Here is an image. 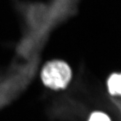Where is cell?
<instances>
[{
	"label": "cell",
	"instance_id": "7a4b0ae2",
	"mask_svg": "<svg viewBox=\"0 0 121 121\" xmlns=\"http://www.w3.org/2000/svg\"><path fill=\"white\" fill-rule=\"evenodd\" d=\"M107 86L111 95L121 96V73L111 75L108 80Z\"/></svg>",
	"mask_w": 121,
	"mask_h": 121
},
{
	"label": "cell",
	"instance_id": "6da1fadb",
	"mask_svg": "<svg viewBox=\"0 0 121 121\" xmlns=\"http://www.w3.org/2000/svg\"><path fill=\"white\" fill-rule=\"evenodd\" d=\"M42 81L48 87L54 90L66 87L71 78L69 65L61 60H54L46 63L41 73Z\"/></svg>",
	"mask_w": 121,
	"mask_h": 121
},
{
	"label": "cell",
	"instance_id": "3957f363",
	"mask_svg": "<svg viewBox=\"0 0 121 121\" xmlns=\"http://www.w3.org/2000/svg\"><path fill=\"white\" fill-rule=\"evenodd\" d=\"M87 121H111V119L107 114L96 111L91 114Z\"/></svg>",
	"mask_w": 121,
	"mask_h": 121
}]
</instances>
